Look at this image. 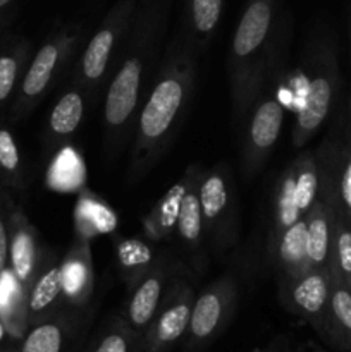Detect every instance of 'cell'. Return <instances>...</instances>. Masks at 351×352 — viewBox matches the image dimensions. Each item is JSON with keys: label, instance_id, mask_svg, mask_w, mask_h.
<instances>
[{"label": "cell", "instance_id": "6da1fadb", "mask_svg": "<svg viewBox=\"0 0 351 352\" xmlns=\"http://www.w3.org/2000/svg\"><path fill=\"white\" fill-rule=\"evenodd\" d=\"M188 79L171 72L157 82L140 116V144H157L171 131L184 105Z\"/></svg>", "mask_w": 351, "mask_h": 352}, {"label": "cell", "instance_id": "7a4b0ae2", "mask_svg": "<svg viewBox=\"0 0 351 352\" xmlns=\"http://www.w3.org/2000/svg\"><path fill=\"white\" fill-rule=\"evenodd\" d=\"M337 86V72L336 60L332 55H327L313 78L310 79L308 89H306V98L303 103V109L299 110L298 119H296L295 133H292V143L296 146L305 144L313 134L319 131L323 120L327 119L332 107L334 95H336Z\"/></svg>", "mask_w": 351, "mask_h": 352}, {"label": "cell", "instance_id": "3957f363", "mask_svg": "<svg viewBox=\"0 0 351 352\" xmlns=\"http://www.w3.org/2000/svg\"><path fill=\"white\" fill-rule=\"evenodd\" d=\"M330 277L329 268H310L306 274L286 284V305L296 315L327 336Z\"/></svg>", "mask_w": 351, "mask_h": 352}, {"label": "cell", "instance_id": "277c9868", "mask_svg": "<svg viewBox=\"0 0 351 352\" xmlns=\"http://www.w3.org/2000/svg\"><path fill=\"white\" fill-rule=\"evenodd\" d=\"M193 292L189 289L178 292L158 309L153 322L145 332L141 347L143 352H165L171 349L188 332L193 309Z\"/></svg>", "mask_w": 351, "mask_h": 352}, {"label": "cell", "instance_id": "5b68a950", "mask_svg": "<svg viewBox=\"0 0 351 352\" xmlns=\"http://www.w3.org/2000/svg\"><path fill=\"white\" fill-rule=\"evenodd\" d=\"M231 299L229 287L217 284L195 299L188 327V347H203L220 332L231 316Z\"/></svg>", "mask_w": 351, "mask_h": 352}, {"label": "cell", "instance_id": "8992f818", "mask_svg": "<svg viewBox=\"0 0 351 352\" xmlns=\"http://www.w3.org/2000/svg\"><path fill=\"white\" fill-rule=\"evenodd\" d=\"M275 0H248L233 38L236 64L248 62L264 50L274 23Z\"/></svg>", "mask_w": 351, "mask_h": 352}, {"label": "cell", "instance_id": "52a82bcc", "mask_svg": "<svg viewBox=\"0 0 351 352\" xmlns=\"http://www.w3.org/2000/svg\"><path fill=\"white\" fill-rule=\"evenodd\" d=\"M136 0H119L110 10L109 17L103 21V26L93 34L81 58V71L88 81H98L107 71L110 54L116 45L117 31L126 24L127 17L133 12Z\"/></svg>", "mask_w": 351, "mask_h": 352}, {"label": "cell", "instance_id": "ba28073f", "mask_svg": "<svg viewBox=\"0 0 351 352\" xmlns=\"http://www.w3.org/2000/svg\"><path fill=\"white\" fill-rule=\"evenodd\" d=\"M143 64L140 57H129L112 79L105 98V120L109 126L120 127L129 120L140 95Z\"/></svg>", "mask_w": 351, "mask_h": 352}, {"label": "cell", "instance_id": "9c48e42d", "mask_svg": "<svg viewBox=\"0 0 351 352\" xmlns=\"http://www.w3.org/2000/svg\"><path fill=\"white\" fill-rule=\"evenodd\" d=\"M330 294L327 309V339L339 349H351V287L329 267Z\"/></svg>", "mask_w": 351, "mask_h": 352}, {"label": "cell", "instance_id": "30bf717a", "mask_svg": "<svg viewBox=\"0 0 351 352\" xmlns=\"http://www.w3.org/2000/svg\"><path fill=\"white\" fill-rule=\"evenodd\" d=\"M308 258L313 268H329L332 243V205L326 196L317 199L305 215Z\"/></svg>", "mask_w": 351, "mask_h": 352}, {"label": "cell", "instance_id": "8fae6325", "mask_svg": "<svg viewBox=\"0 0 351 352\" xmlns=\"http://www.w3.org/2000/svg\"><path fill=\"white\" fill-rule=\"evenodd\" d=\"M277 239L279 263L282 270L289 275V282L301 277L310 268H313L308 258V246H306L308 236H306L305 217L288 227Z\"/></svg>", "mask_w": 351, "mask_h": 352}, {"label": "cell", "instance_id": "7c38bea8", "mask_svg": "<svg viewBox=\"0 0 351 352\" xmlns=\"http://www.w3.org/2000/svg\"><path fill=\"white\" fill-rule=\"evenodd\" d=\"M164 280L160 275H150L136 287L127 305V325L134 333L145 336L160 308Z\"/></svg>", "mask_w": 351, "mask_h": 352}, {"label": "cell", "instance_id": "4fadbf2b", "mask_svg": "<svg viewBox=\"0 0 351 352\" xmlns=\"http://www.w3.org/2000/svg\"><path fill=\"white\" fill-rule=\"evenodd\" d=\"M284 122V109L275 98H267L258 103L248 127L250 146L255 153L274 148Z\"/></svg>", "mask_w": 351, "mask_h": 352}, {"label": "cell", "instance_id": "5bb4252c", "mask_svg": "<svg viewBox=\"0 0 351 352\" xmlns=\"http://www.w3.org/2000/svg\"><path fill=\"white\" fill-rule=\"evenodd\" d=\"M64 291V275L61 267H50L38 277L28 298V313L33 322L43 318L48 309L57 302L58 296Z\"/></svg>", "mask_w": 351, "mask_h": 352}, {"label": "cell", "instance_id": "9a60e30c", "mask_svg": "<svg viewBox=\"0 0 351 352\" xmlns=\"http://www.w3.org/2000/svg\"><path fill=\"white\" fill-rule=\"evenodd\" d=\"M67 322L64 318L45 320L26 333L19 352H64Z\"/></svg>", "mask_w": 351, "mask_h": 352}, {"label": "cell", "instance_id": "2e32d148", "mask_svg": "<svg viewBox=\"0 0 351 352\" xmlns=\"http://www.w3.org/2000/svg\"><path fill=\"white\" fill-rule=\"evenodd\" d=\"M58 50L57 43H47L38 50V54L34 55L33 62H31L30 69H28L26 76H24L23 81V93L30 98L41 95L45 91V88L50 82L52 76H54L55 67H57Z\"/></svg>", "mask_w": 351, "mask_h": 352}, {"label": "cell", "instance_id": "e0dca14e", "mask_svg": "<svg viewBox=\"0 0 351 352\" xmlns=\"http://www.w3.org/2000/svg\"><path fill=\"white\" fill-rule=\"evenodd\" d=\"M292 182H295V203L303 217L310 212L313 203L317 201L320 182L315 162L310 155H305L292 167Z\"/></svg>", "mask_w": 351, "mask_h": 352}, {"label": "cell", "instance_id": "ac0fdd59", "mask_svg": "<svg viewBox=\"0 0 351 352\" xmlns=\"http://www.w3.org/2000/svg\"><path fill=\"white\" fill-rule=\"evenodd\" d=\"M329 267L351 287V223L332 210V243Z\"/></svg>", "mask_w": 351, "mask_h": 352}, {"label": "cell", "instance_id": "d6986e66", "mask_svg": "<svg viewBox=\"0 0 351 352\" xmlns=\"http://www.w3.org/2000/svg\"><path fill=\"white\" fill-rule=\"evenodd\" d=\"M198 198L205 222L215 223L229 205V189H227L226 179L219 172L206 175L205 181L200 184Z\"/></svg>", "mask_w": 351, "mask_h": 352}, {"label": "cell", "instance_id": "ffe728a7", "mask_svg": "<svg viewBox=\"0 0 351 352\" xmlns=\"http://www.w3.org/2000/svg\"><path fill=\"white\" fill-rule=\"evenodd\" d=\"M10 261H12V272L17 280L21 284H26L36 263V244H34L33 234L28 229H19L14 232L12 243H10Z\"/></svg>", "mask_w": 351, "mask_h": 352}, {"label": "cell", "instance_id": "44dd1931", "mask_svg": "<svg viewBox=\"0 0 351 352\" xmlns=\"http://www.w3.org/2000/svg\"><path fill=\"white\" fill-rule=\"evenodd\" d=\"M83 119V98L78 91L61 96L50 113V129L58 136H69L78 129Z\"/></svg>", "mask_w": 351, "mask_h": 352}, {"label": "cell", "instance_id": "7402d4cb", "mask_svg": "<svg viewBox=\"0 0 351 352\" xmlns=\"http://www.w3.org/2000/svg\"><path fill=\"white\" fill-rule=\"evenodd\" d=\"M203 215L198 192L184 191L178 208V230L188 244H196L202 236Z\"/></svg>", "mask_w": 351, "mask_h": 352}, {"label": "cell", "instance_id": "603a6c76", "mask_svg": "<svg viewBox=\"0 0 351 352\" xmlns=\"http://www.w3.org/2000/svg\"><path fill=\"white\" fill-rule=\"evenodd\" d=\"M224 0H186L189 26L198 36H209L215 30L222 14Z\"/></svg>", "mask_w": 351, "mask_h": 352}, {"label": "cell", "instance_id": "cb8c5ba5", "mask_svg": "<svg viewBox=\"0 0 351 352\" xmlns=\"http://www.w3.org/2000/svg\"><path fill=\"white\" fill-rule=\"evenodd\" d=\"M138 337L140 336L134 333L127 323L120 322L107 330L89 352H134Z\"/></svg>", "mask_w": 351, "mask_h": 352}, {"label": "cell", "instance_id": "d4e9b609", "mask_svg": "<svg viewBox=\"0 0 351 352\" xmlns=\"http://www.w3.org/2000/svg\"><path fill=\"white\" fill-rule=\"evenodd\" d=\"M19 165V151L16 141L9 131H0V167L7 172H14Z\"/></svg>", "mask_w": 351, "mask_h": 352}, {"label": "cell", "instance_id": "484cf974", "mask_svg": "<svg viewBox=\"0 0 351 352\" xmlns=\"http://www.w3.org/2000/svg\"><path fill=\"white\" fill-rule=\"evenodd\" d=\"M17 76V62L14 57L3 55L0 57V102L10 95L16 82Z\"/></svg>", "mask_w": 351, "mask_h": 352}, {"label": "cell", "instance_id": "4316f807", "mask_svg": "<svg viewBox=\"0 0 351 352\" xmlns=\"http://www.w3.org/2000/svg\"><path fill=\"white\" fill-rule=\"evenodd\" d=\"M7 260H9V237H7L6 223L0 219V274L6 272Z\"/></svg>", "mask_w": 351, "mask_h": 352}, {"label": "cell", "instance_id": "83f0119b", "mask_svg": "<svg viewBox=\"0 0 351 352\" xmlns=\"http://www.w3.org/2000/svg\"><path fill=\"white\" fill-rule=\"evenodd\" d=\"M332 175L337 177H351V109H350V148H348V153L344 155L343 160L336 165V170Z\"/></svg>", "mask_w": 351, "mask_h": 352}, {"label": "cell", "instance_id": "f1b7e54d", "mask_svg": "<svg viewBox=\"0 0 351 352\" xmlns=\"http://www.w3.org/2000/svg\"><path fill=\"white\" fill-rule=\"evenodd\" d=\"M10 2H12V0H0V9H3V7L9 6Z\"/></svg>", "mask_w": 351, "mask_h": 352}, {"label": "cell", "instance_id": "f546056e", "mask_svg": "<svg viewBox=\"0 0 351 352\" xmlns=\"http://www.w3.org/2000/svg\"><path fill=\"white\" fill-rule=\"evenodd\" d=\"M253 352H274V351H258L257 349V351H253Z\"/></svg>", "mask_w": 351, "mask_h": 352}]
</instances>
